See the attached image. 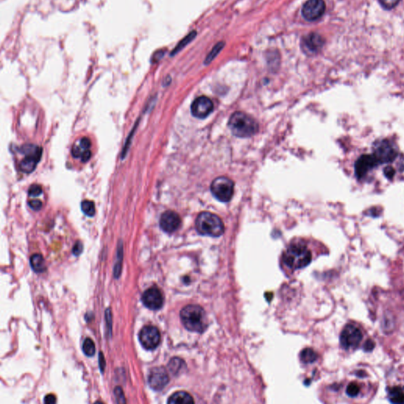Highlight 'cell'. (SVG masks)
<instances>
[{
	"instance_id": "1",
	"label": "cell",
	"mask_w": 404,
	"mask_h": 404,
	"mask_svg": "<svg viewBox=\"0 0 404 404\" xmlns=\"http://www.w3.org/2000/svg\"><path fill=\"white\" fill-rule=\"evenodd\" d=\"M180 318L186 329L195 333H203L208 325L204 309L198 305L185 306L180 312Z\"/></svg>"
},
{
	"instance_id": "2",
	"label": "cell",
	"mask_w": 404,
	"mask_h": 404,
	"mask_svg": "<svg viewBox=\"0 0 404 404\" xmlns=\"http://www.w3.org/2000/svg\"><path fill=\"white\" fill-rule=\"evenodd\" d=\"M230 131L238 138H249L257 134L259 126L256 119L242 112L233 114L229 121Z\"/></svg>"
},
{
	"instance_id": "3",
	"label": "cell",
	"mask_w": 404,
	"mask_h": 404,
	"mask_svg": "<svg viewBox=\"0 0 404 404\" xmlns=\"http://www.w3.org/2000/svg\"><path fill=\"white\" fill-rule=\"evenodd\" d=\"M199 234L210 237H219L224 232V225L219 216L211 212H202L195 222Z\"/></svg>"
},
{
	"instance_id": "4",
	"label": "cell",
	"mask_w": 404,
	"mask_h": 404,
	"mask_svg": "<svg viewBox=\"0 0 404 404\" xmlns=\"http://www.w3.org/2000/svg\"><path fill=\"white\" fill-rule=\"evenodd\" d=\"M311 260L310 249L300 243L291 245L283 254V262L292 269L304 268L311 262Z\"/></svg>"
},
{
	"instance_id": "5",
	"label": "cell",
	"mask_w": 404,
	"mask_h": 404,
	"mask_svg": "<svg viewBox=\"0 0 404 404\" xmlns=\"http://www.w3.org/2000/svg\"><path fill=\"white\" fill-rule=\"evenodd\" d=\"M20 150L26 155L20 163V169L25 173H31L36 169L38 163L41 158L43 150L39 146L27 144L23 146Z\"/></svg>"
},
{
	"instance_id": "6",
	"label": "cell",
	"mask_w": 404,
	"mask_h": 404,
	"mask_svg": "<svg viewBox=\"0 0 404 404\" xmlns=\"http://www.w3.org/2000/svg\"><path fill=\"white\" fill-rule=\"evenodd\" d=\"M397 154L398 152L395 146L387 139L378 141L373 146V155L378 165L392 162L397 158Z\"/></svg>"
},
{
	"instance_id": "7",
	"label": "cell",
	"mask_w": 404,
	"mask_h": 404,
	"mask_svg": "<svg viewBox=\"0 0 404 404\" xmlns=\"http://www.w3.org/2000/svg\"><path fill=\"white\" fill-rule=\"evenodd\" d=\"M211 191L215 198L220 202H230L234 195V182L225 176L216 178L211 184Z\"/></svg>"
},
{
	"instance_id": "8",
	"label": "cell",
	"mask_w": 404,
	"mask_h": 404,
	"mask_svg": "<svg viewBox=\"0 0 404 404\" xmlns=\"http://www.w3.org/2000/svg\"><path fill=\"white\" fill-rule=\"evenodd\" d=\"M362 331L352 324L346 325L340 334V345L344 349H355L363 340Z\"/></svg>"
},
{
	"instance_id": "9",
	"label": "cell",
	"mask_w": 404,
	"mask_h": 404,
	"mask_svg": "<svg viewBox=\"0 0 404 404\" xmlns=\"http://www.w3.org/2000/svg\"><path fill=\"white\" fill-rule=\"evenodd\" d=\"M139 340L146 349H155L161 342V333L157 327L147 325L140 331Z\"/></svg>"
},
{
	"instance_id": "10",
	"label": "cell",
	"mask_w": 404,
	"mask_h": 404,
	"mask_svg": "<svg viewBox=\"0 0 404 404\" xmlns=\"http://www.w3.org/2000/svg\"><path fill=\"white\" fill-rule=\"evenodd\" d=\"M325 11L324 0H308L302 6V15L306 21H316L322 17Z\"/></svg>"
},
{
	"instance_id": "11",
	"label": "cell",
	"mask_w": 404,
	"mask_h": 404,
	"mask_svg": "<svg viewBox=\"0 0 404 404\" xmlns=\"http://www.w3.org/2000/svg\"><path fill=\"white\" fill-rule=\"evenodd\" d=\"M214 109L213 103L208 97H198L191 104V114L198 119H204L212 112Z\"/></svg>"
},
{
	"instance_id": "12",
	"label": "cell",
	"mask_w": 404,
	"mask_h": 404,
	"mask_svg": "<svg viewBox=\"0 0 404 404\" xmlns=\"http://www.w3.org/2000/svg\"><path fill=\"white\" fill-rule=\"evenodd\" d=\"M142 302L150 310H157L161 309L164 304V297L161 290L157 287H150L143 293Z\"/></svg>"
},
{
	"instance_id": "13",
	"label": "cell",
	"mask_w": 404,
	"mask_h": 404,
	"mask_svg": "<svg viewBox=\"0 0 404 404\" xmlns=\"http://www.w3.org/2000/svg\"><path fill=\"white\" fill-rule=\"evenodd\" d=\"M148 382L150 387L156 391H160L167 386L169 382L168 373L164 367H154L150 370Z\"/></svg>"
},
{
	"instance_id": "14",
	"label": "cell",
	"mask_w": 404,
	"mask_h": 404,
	"mask_svg": "<svg viewBox=\"0 0 404 404\" xmlns=\"http://www.w3.org/2000/svg\"><path fill=\"white\" fill-rule=\"evenodd\" d=\"M377 165H378V161L373 154H363L355 162V176L359 179H362Z\"/></svg>"
},
{
	"instance_id": "15",
	"label": "cell",
	"mask_w": 404,
	"mask_h": 404,
	"mask_svg": "<svg viewBox=\"0 0 404 404\" xmlns=\"http://www.w3.org/2000/svg\"><path fill=\"white\" fill-rule=\"evenodd\" d=\"M181 219L180 215L173 211H167L161 215L160 227L165 232L173 233L180 228Z\"/></svg>"
},
{
	"instance_id": "16",
	"label": "cell",
	"mask_w": 404,
	"mask_h": 404,
	"mask_svg": "<svg viewBox=\"0 0 404 404\" xmlns=\"http://www.w3.org/2000/svg\"><path fill=\"white\" fill-rule=\"evenodd\" d=\"M323 45V39L317 33H311L305 39V46L308 50L313 52L319 51Z\"/></svg>"
},
{
	"instance_id": "17",
	"label": "cell",
	"mask_w": 404,
	"mask_h": 404,
	"mask_svg": "<svg viewBox=\"0 0 404 404\" xmlns=\"http://www.w3.org/2000/svg\"><path fill=\"white\" fill-rule=\"evenodd\" d=\"M170 404H194L193 397L186 392H177L172 394L168 401Z\"/></svg>"
},
{
	"instance_id": "18",
	"label": "cell",
	"mask_w": 404,
	"mask_h": 404,
	"mask_svg": "<svg viewBox=\"0 0 404 404\" xmlns=\"http://www.w3.org/2000/svg\"><path fill=\"white\" fill-rule=\"evenodd\" d=\"M389 400L393 404H404V388L396 386L389 390Z\"/></svg>"
},
{
	"instance_id": "19",
	"label": "cell",
	"mask_w": 404,
	"mask_h": 404,
	"mask_svg": "<svg viewBox=\"0 0 404 404\" xmlns=\"http://www.w3.org/2000/svg\"><path fill=\"white\" fill-rule=\"evenodd\" d=\"M31 266L33 271L41 273L46 271L45 261L41 254H33L30 259Z\"/></svg>"
},
{
	"instance_id": "20",
	"label": "cell",
	"mask_w": 404,
	"mask_h": 404,
	"mask_svg": "<svg viewBox=\"0 0 404 404\" xmlns=\"http://www.w3.org/2000/svg\"><path fill=\"white\" fill-rule=\"evenodd\" d=\"M196 35L197 33L196 32H195V31H192V32H190L189 34L187 35V36H185V37H184V39H183V40H181V41L179 42V44H178L177 45H176V47H175L174 49H173V51H172V53H171V55H172V56H173V55H176V54H177L178 52H180V51H181V50L183 49L184 47H185L187 45V44H189V43H191V42L192 41V40H193L194 39H195V36H196Z\"/></svg>"
},
{
	"instance_id": "21",
	"label": "cell",
	"mask_w": 404,
	"mask_h": 404,
	"mask_svg": "<svg viewBox=\"0 0 404 404\" xmlns=\"http://www.w3.org/2000/svg\"><path fill=\"white\" fill-rule=\"evenodd\" d=\"M185 367L184 361L179 358H173L168 363V369L173 374H178Z\"/></svg>"
},
{
	"instance_id": "22",
	"label": "cell",
	"mask_w": 404,
	"mask_h": 404,
	"mask_svg": "<svg viewBox=\"0 0 404 404\" xmlns=\"http://www.w3.org/2000/svg\"><path fill=\"white\" fill-rule=\"evenodd\" d=\"M301 360L305 363H314L317 359V354L311 348H306L300 354Z\"/></svg>"
},
{
	"instance_id": "23",
	"label": "cell",
	"mask_w": 404,
	"mask_h": 404,
	"mask_svg": "<svg viewBox=\"0 0 404 404\" xmlns=\"http://www.w3.org/2000/svg\"><path fill=\"white\" fill-rule=\"evenodd\" d=\"M81 210L85 215L93 217L96 213L94 202L90 200H84L81 202Z\"/></svg>"
},
{
	"instance_id": "24",
	"label": "cell",
	"mask_w": 404,
	"mask_h": 404,
	"mask_svg": "<svg viewBox=\"0 0 404 404\" xmlns=\"http://www.w3.org/2000/svg\"><path fill=\"white\" fill-rule=\"evenodd\" d=\"M224 46L225 43H223V42H219V43H218V44L212 48L211 52L208 54V57L206 58L205 61H204V64H209L210 62H212V61L215 59V57L217 56L219 53H220V51L223 50Z\"/></svg>"
},
{
	"instance_id": "25",
	"label": "cell",
	"mask_w": 404,
	"mask_h": 404,
	"mask_svg": "<svg viewBox=\"0 0 404 404\" xmlns=\"http://www.w3.org/2000/svg\"><path fill=\"white\" fill-rule=\"evenodd\" d=\"M82 350H83L84 353L87 356L94 355L95 352H96V348H95V344L92 339H85L83 343V346H82Z\"/></svg>"
},
{
	"instance_id": "26",
	"label": "cell",
	"mask_w": 404,
	"mask_h": 404,
	"mask_svg": "<svg viewBox=\"0 0 404 404\" xmlns=\"http://www.w3.org/2000/svg\"><path fill=\"white\" fill-rule=\"evenodd\" d=\"M359 392H360V388H359V385L355 382H351L348 384V387L346 389V393L350 397H357L359 394Z\"/></svg>"
},
{
	"instance_id": "27",
	"label": "cell",
	"mask_w": 404,
	"mask_h": 404,
	"mask_svg": "<svg viewBox=\"0 0 404 404\" xmlns=\"http://www.w3.org/2000/svg\"><path fill=\"white\" fill-rule=\"evenodd\" d=\"M378 1L385 9H391L395 7L401 0H378Z\"/></svg>"
},
{
	"instance_id": "28",
	"label": "cell",
	"mask_w": 404,
	"mask_h": 404,
	"mask_svg": "<svg viewBox=\"0 0 404 404\" xmlns=\"http://www.w3.org/2000/svg\"><path fill=\"white\" fill-rule=\"evenodd\" d=\"M42 192H43V188L41 186L38 185V184H33L28 189V195L32 197L39 196L41 195Z\"/></svg>"
},
{
	"instance_id": "29",
	"label": "cell",
	"mask_w": 404,
	"mask_h": 404,
	"mask_svg": "<svg viewBox=\"0 0 404 404\" xmlns=\"http://www.w3.org/2000/svg\"><path fill=\"white\" fill-rule=\"evenodd\" d=\"M28 205L34 211H40L43 207V202L40 199H32L28 202Z\"/></svg>"
},
{
	"instance_id": "30",
	"label": "cell",
	"mask_w": 404,
	"mask_h": 404,
	"mask_svg": "<svg viewBox=\"0 0 404 404\" xmlns=\"http://www.w3.org/2000/svg\"><path fill=\"white\" fill-rule=\"evenodd\" d=\"M80 146H81L82 150H89V148H90L91 146L90 140H89V138H86V137H84V138H81V141H80Z\"/></svg>"
},
{
	"instance_id": "31",
	"label": "cell",
	"mask_w": 404,
	"mask_h": 404,
	"mask_svg": "<svg viewBox=\"0 0 404 404\" xmlns=\"http://www.w3.org/2000/svg\"><path fill=\"white\" fill-rule=\"evenodd\" d=\"M82 251H83V245L80 241H78V242H76L74 248H73V253L76 256H79L82 253Z\"/></svg>"
},
{
	"instance_id": "32",
	"label": "cell",
	"mask_w": 404,
	"mask_h": 404,
	"mask_svg": "<svg viewBox=\"0 0 404 404\" xmlns=\"http://www.w3.org/2000/svg\"><path fill=\"white\" fill-rule=\"evenodd\" d=\"M374 347H375V343L373 340H368L367 342H365L364 345H363V350L367 352H372Z\"/></svg>"
},
{
	"instance_id": "33",
	"label": "cell",
	"mask_w": 404,
	"mask_h": 404,
	"mask_svg": "<svg viewBox=\"0 0 404 404\" xmlns=\"http://www.w3.org/2000/svg\"><path fill=\"white\" fill-rule=\"evenodd\" d=\"M71 153L73 157L78 158V157H81L83 152L81 151V146H76L75 145V146H73V148H72Z\"/></svg>"
},
{
	"instance_id": "34",
	"label": "cell",
	"mask_w": 404,
	"mask_h": 404,
	"mask_svg": "<svg viewBox=\"0 0 404 404\" xmlns=\"http://www.w3.org/2000/svg\"><path fill=\"white\" fill-rule=\"evenodd\" d=\"M384 173H385V176H386L388 179H392V178H393V176H395V170H394V168L389 166L386 168V169L384 170Z\"/></svg>"
},
{
	"instance_id": "35",
	"label": "cell",
	"mask_w": 404,
	"mask_h": 404,
	"mask_svg": "<svg viewBox=\"0 0 404 404\" xmlns=\"http://www.w3.org/2000/svg\"><path fill=\"white\" fill-rule=\"evenodd\" d=\"M91 151L89 150H84L83 153H82V155L81 157V160L82 162H87V161H89V159L91 158Z\"/></svg>"
},
{
	"instance_id": "36",
	"label": "cell",
	"mask_w": 404,
	"mask_h": 404,
	"mask_svg": "<svg viewBox=\"0 0 404 404\" xmlns=\"http://www.w3.org/2000/svg\"><path fill=\"white\" fill-rule=\"evenodd\" d=\"M44 403L45 404H55L56 403V397L53 394H49L47 395L44 398Z\"/></svg>"
},
{
	"instance_id": "37",
	"label": "cell",
	"mask_w": 404,
	"mask_h": 404,
	"mask_svg": "<svg viewBox=\"0 0 404 404\" xmlns=\"http://www.w3.org/2000/svg\"><path fill=\"white\" fill-rule=\"evenodd\" d=\"M165 55V52L162 51H157L153 56V62H157V61L161 60L162 57Z\"/></svg>"
},
{
	"instance_id": "38",
	"label": "cell",
	"mask_w": 404,
	"mask_h": 404,
	"mask_svg": "<svg viewBox=\"0 0 404 404\" xmlns=\"http://www.w3.org/2000/svg\"><path fill=\"white\" fill-rule=\"evenodd\" d=\"M99 363H100V370L104 371V367H105V361H104V355L101 352L99 355Z\"/></svg>"
}]
</instances>
